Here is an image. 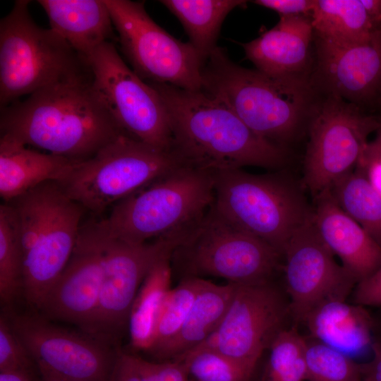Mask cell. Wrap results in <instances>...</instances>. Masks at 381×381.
<instances>
[{"instance_id":"obj_20","label":"cell","mask_w":381,"mask_h":381,"mask_svg":"<svg viewBox=\"0 0 381 381\" xmlns=\"http://www.w3.org/2000/svg\"><path fill=\"white\" fill-rule=\"evenodd\" d=\"M313 33L310 16H280L272 28L241 45L247 59L267 75L307 78Z\"/></svg>"},{"instance_id":"obj_8","label":"cell","mask_w":381,"mask_h":381,"mask_svg":"<svg viewBox=\"0 0 381 381\" xmlns=\"http://www.w3.org/2000/svg\"><path fill=\"white\" fill-rule=\"evenodd\" d=\"M181 167L172 150L122 133L91 157L73 162L56 181L69 198L98 214Z\"/></svg>"},{"instance_id":"obj_21","label":"cell","mask_w":381,"mask_h":381,"mask_svg":"<svg viewBox=\"0 0 381 381\" xmlns=\"http://www.w3.org/2000/svg\"><path fill=\"white\" fill-rule=\"evenodd\" d=\"M50 29L86 59L113 35V23L104 0H39Z\"/></svg>"},{"instance_id":"obj_24","label":"cell","mask_w":381,"mask_h":381,"mask_svg":"<svg viewBox=\"0 0 381 381\" xmlns=\"http://www.w3.org/2000/svg\"><path fill=\"white\" fill-rule=\"evenodd\" d=\"M237 284L206 281L198 294L181 329L161 359L176 358L207 339L221 324Z\"/></svg>"},{"instance_id":"obj_10","label":"cell","mask_w":381,"mask_h":381,"mask_svg":"<svg viewBox=\"0 0 381 381\" xmlns=\"http://www.w3.org/2000/svg\"><path fill=\"white\" fill-rule=\"evenodd\" d=\"M282 256L232 224L213 205L172 255L186 277L212 276L236 284L270 281Z\"/></svg>"},{"instance_id":"obj_4","label":"cell","mask_w":381,"mask_h":381,"mask_svg":"<svg viewBox=\"0 0 381 381\" xmlns=\"http://www.w3.org/2000/svg\"><path fill=\"white\" fill-rule=\"evenodd\" d=\"M9 202L19 223L23 298L37 311L73 254L85 210L56 181L44 182Z\"/></svg>"},{"instance_id":"obj_18","label":"cell","mask_w":381,"mask_h":381,"mask_svg":"<svg viewBox=\"0 0 381 381\" xmlns=\"http://www.w3.org/2000/svg\"><path fill=\"white\" fill-rule=\"evenodd\" d=\"M318 68L332 95L361 108L381 102V30L363 42L318 40Z\"/></svg>"},{"instance_id":"obj_6","label":"cell","mask_w":381,"mask_h":381,"mask_svg":"<svg viewBox=\"0 0 381 381\" xmlns=\"http://www.w3.org/2000/svg\"><path fill=\"white\" fill-rule=\"evenodd\" d=\"M213 178L217 211L282 256L293 234L311 217L312 207L301 187L282 171L225 169L214 172Z\"/></svg>"},{"instance_id":"obj_2","label":"cell","mask_w":381,"mask_h":381,"mask_svg":"<svg viewBox=\"0 0 381 381\" xmlns=\"http://www.w3.org/2000/svg\"><path fill=\"white\" fill-rule=\"evenodd\" d=\"M165 106L171 150L186 167L215 171L246 166L279 169L286 148L253 131L224 104L203 91L149 83Z\"/></svg>"},{"instance_id":"obj_23","label":"cell","mask_w":381,"mask_h":381,"mask_svg":"<svg viewBox=\"0 0 381 381\" xmlns=\"http://www.w3.org/2000/svg\"><path fill=\"white\" fill-rule=\"evenodd\" d=\"M303 322L311 337L351 357L371 348L373 320L365 307L344 300L323 302Z\"/></svg>"},{"instance_id":"obj_22","label":"cell","mask_w":381,"mask_h":381,"mask_svg":"<svg viewBox=\"0 0 381 381\" xmlns=\"http://www.w3.org/2000/svg\"><path fill=\"white\" fill-rule=\"evenodd\" d=\"M4 134L0 138V195L10 202L38 185L58 181L73 161L33 150Z\"/></svg>"},{"instance_id":"obj_26","label":"cell","mask_w":381,"mask_h":381,"mask_svg":"<svg viewBox=\"0 0 381 381\" xmlns=\"http://www.w3.org/2000/svg\"><path fill=\"white\" fill-rule=\"evenodd\" d=\"M310 18L318 40L336 44L366 41L379 30L361 0H315Z\"/></svg>"},{"instance_id":"obj_43","label":"cell","mask_w":381,"mask_h":381,"mask_svg":"<svg viewBox=\"0 0 381 381\" xmlns=\"http://www.w3.org/2000/svg\"><path fill=\"white\" fill-rule=\"evenodd\" d=\"M41 381H65V380H54V379H43V378H42Z\"/></svg>"},{"instance_id":"obj_29","label":"cell","mask_w":381,"mask_h":381,"mask_svg":"<svg viewBox=\"0 0 381 381\" xmlns=\"http://www.w3.org/2000/svg\"><path fill=\"white\" fill-rule=\"evenodd\" d=\"M342 210L381 247V195L355 168L329 188Z\"/></svg>"},{"instance_id":"obj_45","label":"cell","mask_w":381,"mask_h":381,"mask_svg":"<svg viewBox=\"0 0 381 381\" xmlns=\"http://www.w3.org/2000/svg\"><path fill=\"white\" fill-rule=\"evenodd\" d=\"M358 381H365V380H364L363 379V380H362V379H361V380H358Z\"/></svg>"},{"instance_id":"obj_5","label":"cell","mask_w":381,"mask_h":381,"mask_svg":"<svg viewBox=\"0 0 381 381\" xmlns=\"http://www.w3.org/2000/svg\"><path fill=\"white\" fill-rule=\"evenodd\" d=\"M214 199L213 173L184 166L119 201L99 222L114 238L143 243L195 227Z\"/></svg>"},{"instance_id":"obj_25","label":"cell","mask_w":381,"mask_h":381,"mask_svg":"<svg viewBox=\"0 0 381 381\" xmlns=\"http://www.w3.org/2000/svg\"><path fill=\"white\" fill-rule=\"evenodd\" d=\"M172 255L164 257L152 267L131 306L128 328L131 345L138 351H149L154 343L157 324L171 289Z\"/></svg>"},{"instance_id":"obj_13","label":"cell","mask_w":381,"mask_h":381,"mask_svg":"<svg viewBox=\"0 0 381 381\" xmlns=\"http://www.w3.org/2000/svg\"><path fill=\"white\" fill-rule=\"evenodd\" d=\"M312 116L303 185L315 197L354 170L381 119L332 95Z\"/></svg>"},{"instance_id":"obj_35","label":"cell","mask_w":381,"mask_h":381,"mask_svg":"<svg viewBox=\"0 0 381 381\" xmlns=\"http://www.w3.org/2000/svg\"><path fill=\"white\" fill-rule=\"evenodd\" d=\"M140 381H188L183 363L179 361L152 362L133 356Z\"/></svg>"},{"instance_id":"obj_7","label":"cell","mask_w":381,"mask_h":381,"mask_svg":"<svg viewBox=\"0 0 381 381\" xmlns=\"http://www.w3.org/2000/svg\"><path fill=\"white\" fill-rule=\"evenodd\" d=\"M29 3L16 1L0 21L1 108L47 86L91 75L86 59L35 23Z\"/></svg>"},{"instance_id":"obj_30","label":"cell","mask_w":381,"mask_h":381,"mask_svg":"<svg viewBox=\"0 0 381 381\" xmlns=\"http://www.w3.org/2000/svg\"><path fill=\"white\" fill-rule=\"evenodd\" d=\"M207 280L198 277H186L171 288L162 311L152 346L155 357L161 359L164 352L179 334L192 305Z\"/></svg>"},{"instance_id":"obj_31","label":"cell","mask_w":381,"mask_h":381,"mask_svg":"<svg viewBox=\"0 0 381 381\" xmlns=\"http://www.w3.org/2000/svg\"><path fill=\"white\" fill-rule=\"evenodd\" d=\"M306 339L296 327L285 328L269 348L262 381H305Z\"/></svg>"},{"instance_id":"obj_44","label":"cell","mask_w":381,"mask_h":381,"mask_svg":"<svg viewBox=\"0 0 381 381\" xmlns=\"http://www.w3.org/2000/svg\"><path fill=\"white\" fill-rule=\"evenodd\" d=\"M379 29L381 30V23H380Z\"/></svg>"},{"instance_id":"obj_34","label":"cell","mask_w":381,"mask_h":381,"mask_svg":"<svg viewBox=\"0 0 381 381\" xmlns=\"http://www.w3.org/2000/svg\"><path fill=\"white\" fill-rule=\"evenodd\" d=\"M35 365L18 339L4 313L0 316V372L20 370L31 373Z\"/></svg>"},{"instance_id":"obj_11","label":"cell","mask_w":381,"mask_h":381,"mask_svg":"<svg viewBox=\"0 0 381 381\" xmlns=\"http://www.w3.org/2000/svg\"><path fill=\"white\" fill-rule=\"evenodd\" d=\"M104 2L121 50L138 75L149 83L202 90L205 61L189 42L176 39L157 24L146 11L144 1Z\"/></svg>"},{"instance_id":"obj_17","label":"cell","mask_w":381,"mask_h":381,"mask_svg":"<svg viewBox=\"0 0 381 381\" xmlns=\"http://www.w3.org/2000/svg\"><path fill=\"white\" fill-rule=\"evenodd\" d=\"M103 278L101 249L87 225L80 228L73 254L37 312L86 332L95 313Z\"/></svg>"},{"instance_id":"obj_39","label":"cell","mask_w":381,"mask_h":381,"mask_svg":"<svg viewBox=\"0 0 381 381\" xmlns=\"http://www.w3.org/2000/svg\"><path fill=\"white\" fill-rule=\"evenodd\" d=\"M372 358L361 365L362 377L365 381H381V340L371 344Z\"/></svg>"},{"instance_id":"obj_12","label":"cell","mask_w":381,"mask_h":381,"mask_svg":"<svg viewBox=\"0 0 381 381\" xmlns=\"http://www.w3.org/2000/svg\"><path fill=\"white\" fill-rule=\"evenodd\" d=\"M92 85L123 133L154 147L171 150L169 116L157 91L106 42L87 58Z\"/></svg>"},{"instance_id":"obj_28","label":"cell","mask_w":381,"mask_h":381,"mask_svg":"<svg viewBox=\"0 0 381 381\" xmlns=\"http://www.w3.org/2000/svg\"><path fill=\"white\" fill-rule=\"evenodd\" d=\"M23 297V255L19 223L13 205L0 206V300L2 313L14 311L18 298Z\"/></svg>"},{"instance_id":"obj_41","label":"cell","mask_w":381,"mask_h":381,"mask_svg":"<svg viewBox=\"0 0 381 381\" xmlns=\"http://www.w3.org/2000/svg\"><path fill=\"white\" fill-rule=\"evenodd\" d=\"M0 381H32V378L31 373L26 371H1Z\"/></svg>"},{"instance_id":"obj_16","label":"cell","mask_w":381,"mask_h":381,"mask_svg":"<svg viewBox=\"0 0 381 381\" xmlns=\"http://www.w3.org/2000/svg\"><path fill=\"white\" fill-rule=\"evenodd\" d=\"M283 256L286 290L296 322H303L308 313L323 302L346 301L357 284L336 262L311 217L293 234Z\"/></svg>"},{"instance_id":"obj_19","label":"cell","mask_w":381,"mask_h":381,"mask_svg":"<svg viewBox=\"0 0 381 381\" xmlns=\"http://www.w3.org/2000/svg\"><path fill=\"white\" fill-rule=\"evenodd\" d=\"M311 219L320 237L357 283L381 265V247L339 207L329 189L313 197Z\"/></svg>"},{"instance_id":"obj_37","label":"cell","mask_w":381,"mask_h":381,"mask_svg":"<svg viewBox=\"0 0 381 381\" xmlns=\"http://www.w3.org/2000/svg\"><path fill=\"white\" fill-rule=\"evenodd\" d=\"M253 4L277 12L280 16H310L315 0H255Z\"/></svg>"},{"instance_id":"obj_32","label":"cell","mask_w":381,"mask_h":381,"mask_svg":"<svg viewBox=\"0 0 381 381\" xmlns=\"http://www.w3.org/2000/svg\"><path fill=\"white\" fill-rule=\"evenodd\" d=\"M306 339L305 363L308 381H358L361 365L351 357L313 337Z\"/></svg>"},{"instance_id":"obj_33","label":"cell","mask_w":381,"mask_h":381,"mask_svg":"<svg viewBox=\"0 0 381 381\" xmlns=\"http://www.w3.org/2000/svg\"><path fill=\"white\" fill-rule=\"evenodd\" d=\"M174 360L182 362L195 381H248L251 377L239 364L212 349L195 348Z\"/></svg>"},{"instance_id":"obj_14","label":"cell","mask_w":381,"mask_h":381,"mask_svg":"<svg viewBox=\"0 0 381 381\" xmlns=\"http://www.w3.org/2000/svg\"><path fill=\"white\" fill-rule=\"evenodd\" d=\"M6 315L42 378L107 381L118 354L117 348L84 332L75 333L56 326L34 310Z\"/></svg>"},{"instance_id":"obj_15","label":"cell","mask_w":381,"mask_h":381,"mask_svg":"<svg viewBox=\"0 0 381 381\" xmlns=\"http://www.w3.org/2000/svg\"><path fill=\"white\" fill-rule=\"evenodd\" d=\"M289 315V301L271 281L237 284L221 324L195 348L217 351L252 375L262 353L286 328Z\"/></svg>"},{"instance_id":"obj_9","label":"cell","mask_w":381,"mask_h":381,"mask_svg":"<svg viewBox=\"0 0 381 381\" xmlns=\"http://www.w3.org/2000/svg\"><path fill=\"white\" fill-rule=\"evenodd\" d=\"M86 224L102 251L103 278L97 308L85 334L116 346L128 327L131 306L147 274L159 260L172 255L193 229L132 243L111 236L99 220Z\"/></svg>"},{"instance_id":"obj_3","label":"cell","mask_w":381,"mask_h":381,"mask_svg":"<svg viewBox=\"0 0 381 381\" xmlns=\"http://www.w3.org/2000/svg\"><path fill=\"white\" fill-rule=\"evenodd\" d=\"M202 90L224 104L253 131L286 147L311 109L307 78H279L232 61L217 47L202 69ZM311 113V112H310Z\"/></svg>"},{"instance_id":"obj_27","label":"cell","mask_w":381,"mask_h":381,"mask_svg":"<svg viewBox=\"0 0 381 381\" xmlns=\"http://www.w3.org/2000/svg\"><path fill=\"white\" fill-rule=\"evenodd\" d=\"M181 23L189 42L205 61L218 47L217 42L226 16L246 3L241 0H162Z\"/></svg>"},{"instance_id":"obj_38","label":"cell","mask_w":381,"mask_h":381,"mask_svg":"<svg viewBox=\"0 0 381 381\" xmlns=\"http://www.w3.org/2000/svg\"><path fill=\"white\" fill-rule=\"evenodd\" d=\"M107 381H140L133 355L123 353L119 350Z\"/></svg>"},{"instance_id":"obj_36","label":"cell","mask_w":381,"mask_h":381,"mask_svg":"<svg viewBox=\"0 0 381 381\" xmlns=\"http://www.w3.org/2000/svg\"><path fill=\"white\" fill-rule=\"evenodd\" d=\"M353 293L355 304L381 307V265L369 277L358 282Z\"/></svg>"},{"instance_id":"obj_40","label":"cell","mask_w":381,"mask_h":381,"mask_svg":"<svg viewBox=\"0 0 381 381\" xmlns=\"http://www.w3.org/2000/svg\"><path fill=\"white\" fill-rule=\"evenodd\" d=\"M369 17L379 28L381 23V0H361Z\"/></svg>"},{"instance_id":"obj_42","label":"cell","mask_w":381,"mask_h":381,"mask_svg":"<svg viewBox=\"0 0 381 381\" xmlns=\"http://www.w3.org/2000/svg\"><path fill=\"white\" fill-rule=\"evenodd\" d=\"M375 133L374 138L369 140V143L381 154V125Z\"/></svg>"},{"instance_id":"obj_1","label":"cell","mask_w":381,"mask_h":381,"mask_svg":"<svg viewBox=\"0 0 381 381\" xmlns=\"http://www.w3.org/2000/svg\"><path fill=\"white\" fill-rule=\"evenodd\" d=\"M0 128L1 134L73 162L91 157L123 133L95 89L92 74L1 107Z\"/></svg>"}]
</instances>
